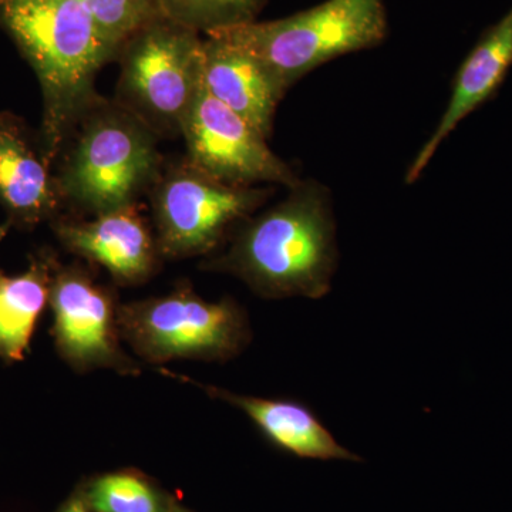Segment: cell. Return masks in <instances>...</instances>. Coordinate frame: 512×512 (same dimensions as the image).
Returning <instances> with one entry per match:
<instances>
[{
    "label": "cell",
    "mask_w": 512,
    "mask_h": 512,
    "mask_svg": "<svg viewBox=\"0 0 512 512\" xmlns=\"http://www.w3.org/2000/svg\"><path fill=\"white\" fill-rule=\"evenodd\" d=\"M55 254L42 251L30 258L28 269L9 276L0 271V359L22 362L29 352L40 315L49 305L55 276Z\"/></svg>",
    "instance_id": "9a60e30c"
},
{
    "label": "cell",
    "mask_w": 512,
    "mask_h": 512,
    "mask_svg": "<svg viewBox=\"0 0 512 512\" xmlns=\"http://www.w3.org/2000/svg\"><path fill=\"white\" fill-rule=\"evenodd\" d=\"M0 207L9 225L20 229L52 224L64 208L55 168L40 138L10 111H0Z\"/></svg>",
    "instance_id": "8fae6325"
},
{
    "label": "cell",
    "mask_w": 512,
    "mask_h": 512,
    "mask_svg": "<svg viewBox=\"0 0 512 512\" xmlns=\"http://www.w3.org/2000/svg\"><path fill=\"white\" fill-rule=\"evenodd\" d=\"M101 36L119 55L120 47L134 33L156 19V0H79Z\"/></svg>",
    "instance_id": "ac0fdd59"
},
{
    "label": "cell",
    "mask_w": 512,
    "mask_h": 512,
    "mask_svg": "<svg viewBox=\"0 0 512 512\" xmlns=\"http://www.w3.org/2000/svg\"><path fill=\"white\" fill-rule=\"evenodd\" d=\"M57 512H92V510H90L89 505H87L82 488H80V490L76 491Z\"/></svg>",
    "instance_id": "d6986e66"
},
{
    "label": "cell",
    "mask_w": 512,
    "mask_h": 512,
    "mask_svg": "<svg viewBox=\"0 0 512 512\" xmlns=\"http://www.w3.org/2000/svg\"><path fill=\"white\" fill-rule=\"evenodd\" d=\"M180 136L187 146L188 160L222 183L291 188L301 180L291 165L269 148L268 138L211 96L202 80L181 124Z\"/></svg>",
    "instance_id": "9c48e42d"
},
{
    "label": "cell",
    "mask_w": 512,
    "mask_h": 512,
    "mask_svg": "<svg viewBox=\"0 0 512 512\" xmlns=\"http://www.w3.org/2000/svg\"><path fill=\"white\" fill-rule=\"evenodd\" d=\"M168 512H191V511L187 510V508H184L183 505L175 503L174 500H171L170 510H168Z\"/></svg>",
    "instance_id": "ffe728a7"
},
{
    "label": "cell",
    "mask_w": 512,
    "mask_h": 512,
    "mask_svg": "<svg viewBox=\"0 0 512 512\" xmlns=\"http://www.w3.org/2000/svg\"><path fill=\"white\" fill-rule=\"evenodd\" d=\"M0 231H6V229H0Z\"/></svg>",
    "instance_id": "44dd1931"
},
{
    "label": "cell",
    "mask_w": 512,
    "mask_h": 512,
    "mask_svg": "<svg viewBox=\"0 0 512 512\" xmlns=\"http://www.w3.org/2000/svg\"><path fill=\"white\" fill-rule=\"evenodd\" d=\"M52 228L66 251L103 266L119 286L146 284L163 259L154 229L137 204L90 220L60 215Z\"/></svg>",
    "instance_id": "30bf717a"
},
{
    "label": "cell",
    "mask_w": 512,
    "mask_h": 512,
    "mask_svg": "<svg viewBox=\"0 0 512 512\" xmlns=\"http://www.w3.org/2000/svg\"><path fill=\"white\" fill-rule=\"evenodd\" d=\"M57 353L74 372L109 369L138 376L137 360L121 348L119 296L83 265L57 264L49 299Z\"/></svg>",
    "instance_id": "ba28073f"
},
{
    "label": "cell",
    "mask_w": 512,
    "mask_h": 512,
    "mask_svg": "<svg viewBox=\"0 0 512 512\" xmlns=\"http://www.w3.org/2000/svg\"><path fill=\"white\" fill-rule=\"evenodd\" d=\"M265 3L266 0H156L161 16L205 36L255 22Z\"/></svg>",
    "instance_id": "e0dca14e"
},
{
    "label": "cell",
    "mask_w": 512,
    "mask_h": 512,
    "mask_svg": "<svg viewBox=\"0 0 512 512\" xmlns=\"http://www.w3.org/2000/svg\"><path fill=\"white\" fill-rule=\"evenodd\" d=\"M202 39L158 15L120 47L114 100L158 138L180 136L201 84Z\"/></svg>",
    "instance_id": "8992f818"
},
{
    "label": "cell",
    "mask_w": 512,
    "mask_h": 512,
    "mask_svg": "<svg viewBox=\"0 0 512 512\" xmlns=\"http://www.w3.org/2000/svg\"><path fill=\"white\" fill-rule=\"evenodd\" d=\"M288 190L274 207L239 222L228 248L201 269L237 276L261 298L328 295L338 264L330 192L313 180Z\"/></svg>",
    "instance_id": "6da1fadb"
},
{
    "label": "cell",
    "mask_w": 512,
    "mask_h": 512,
    "mask_svg": "<svg viewBox=\"0 0 512 512\" xmlns=\"http://www.w3.org/2000/svg\"><path fill=\"white\" fill-rule=\"evenodd\" d=\"M201 80L215 99L244 117L266 138L288 89L264 62L218 35L202 39Z\"/></svg>",
    "instance_id": "7c38bea8"
},
{
    "label": "cell",
    "mask_w": 512,
    "mask_h": 512,
    "mask_svg": "<svg viewBox=\"0 0 512 512\" xmlns=\"http://www.w3.org/2000/svg\"><path fill=\"white\" fill-rule=\"evenodd\" d=\"M272 188L222 183L184 157L163 167L148 195L160 254L167 259L211 255L239 222L255 214Z\"/></svg>",
    "instance_id": "52a82bcc"
},
{
    "label": "cell",
    "mask_w": 512,
    "mask_h": 512,
    "mask_svg": "<svg viewBox=\"0 0 512 512\" xmlns=\"http://www.w3.org/2000/svg\"><path fill=\"white\" fill-rule=\"evenodd\" d=\"M511 66L512 8L503 19L484 32L458 69L447 109L436 130L410 164L406 174L407 184L417 181L451 131L456 130L461 121L498 92Z\"/></svg>",
    "instance_id": "5bb4252c"
},
{
    "label": "cell",
    "mask_w": 512,
    "mask_h": 512,
    "mask_svg": "<svg viewBox=\"0 0 512 512\" xmlns=\"http://www.w3.org/2000/svg\"><path fill=\"white\" fill-rule=\"evenodd\" d=\"M383 0H326L271 22L211 33L237 43L271 69L286 89L336 57L372 49L386 39Z\"/></svg>",
    "instance_id": "277c9868"
},
{
    "label": "cell",
    "mask_w": 512,
    "mask_h": 512,
    "mask_svg": "<svg viewBox=\"0 0 512 512\" xmlns=\"http://www.w3.org/2000/svg\"><path fill=\"white\" fill-rule=\"evenodd\" d=\"M119 328L121 339L150 365L227 362L252 340L247 312L237 301H205L188 282L167 295L120 303Z\"/></svg>",
    "instance_id": "5b68a950"
},
{
    "label": "cell",
    "mask_w": 512,
    "mask_h": 512,
    "mask_svg": "<svg viewBox=\"0 0 512 512\" xmlns=\"http://www.w3.org/2000/svg\"><path fill=\"white\" fill-rule=\"evenodd\" d=\"M64 207L82 215L136 205L163 171L158 137L116 100L97 99L83 111L55 167Z\"/></svg>",
    "instance_id": "3957f363"
},
{
    "label": "cell",
    "mask_w": 512,
    "mask_h": 512,
    "mask_svg": "<svg viewBox=\"0 0 512 512\" xmlns=\"http://www.w3.org/2000/svg\"><path fill=\"white\" fill-rule=\"evenodd\" d=\"M0 29L15 42L42 89L40 143L55 168L84 110L97 99V74L117 52L79 0H0Z\"/></svg>",
    "instance_id": "7a4b0ae2"
},
{
    "label": "cell",
    "mask_w": 512,
    "mask_h": 512,
    "mask_svg": "<svg viewBox=\"0 0 512 512\" xmlns=\"http://www.w3.org/2000/svg\"><path fill=\"white\" fill-rule=\"evenodd\" d=\"M92 512H168L171 498L137 470H119L92 478L82 487Z\"/></svg>",
    "instance_id": "2e32d148"
},
{
    "label": "cell",
    "mask_w": 512,
    "mask_h": 512,
    "mask_svg": "<svg viewBox=\"0 0 512 512\" xmlns=\"http://www.w3.org/2000/svg\"><path fill=\"white\" fill-rule=\"evenodd\" d=\"M160 372L175 377L180 382L200 387L212 399L237 407L247 414L259 433L272 446L291 456L320 461H363L362 457L343 447L322 420L313 413L311 407L299 400L247 396L188 379L170 370L161 369Z\"/></svg>",
    "instance_id": "4fadbf2b"
}]
</instances>
